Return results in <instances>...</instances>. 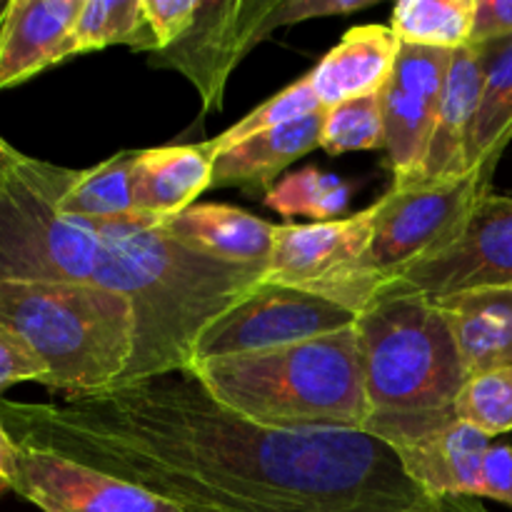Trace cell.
<instances>
[{
    "mask_svg": "<svg viewBox=\"0 0 512 512\" xmlns=\"http://www.w3.org/2000/svg\"><path fill=\"white\" fill-rule=\"evenodd\" d=\"M10 440L53 450L188 508L228 512H490L435 498L363 430H280L233 413L190 370L65 403L0 398Z\"/></svg>",
    "mask_w": 512,
    "mask_h": 512,
    "instance_id": "obj_1",
    "label": "cell"
},
{
    "mask_svg": "<svg viewBox=\"0 0 512 512\" xmlns=\"http://www.w3.org/2000/svg\"><path fill=\"white\" fill-rule=\"evenodd\" d=\"M370 418L363 433L393 450L455 423L468 383L450 325L423 295H378L355 320Z\"/></svg>",
    "mask_w": 512,
    "mask_h": 512,
    "instance_id": "obj_2",
    "label": "cell"
},
{
    "mask_svg": "<svg viewBox=\"0 0 512 512\" xmlns=\"http://www.w3.org/2000/svg\"><path fill=\"white\" fill-rule=\"evenodd\" d=\"M190 373L233 413L280 430H363L370 418L353 328L268 353L208 360Z\"/></svg>",
    "mask_w": 512,
    "mask_h": 512,
    "instance_id": "obj_3",
    "label": "cell"
},
{
    "mask_svg": "<svg viewBox=\"0 0 512 512\" xmlns=\"http://www.w3.org/2000/svg\"><path fill=\"white\" fill-rule=\"evenodd\" d=\"M0 325L45 365V388L65 398L110 388L133 360V305L95 285L0 280Z\"/></svg>",
    "mask_w": 512,
    "mask_h": 512,
    "instance_id": "obj_4",
    "label": "cell"
},
{
    "mask_svg": "<svg viewBox=\"0 0 512 512\" xmlns=\"http://www.w3.org/2000/svg\"><path fill=\"white\" fill-rule=\"evenodd\" d=\"M75 173L20 155L0 185V280L90 285L98 230L60 213Z\"/></svg>",
    "mask_w": 512,
    "mask_h": 512,
    "instance_id": "obj_5",
    "label": "cell"
},
{
    "mask_svg": "<svg viewBox=\"0 0 512 512\" xmlns=\"http://www.w3.org/2000/svg\"><path fill=\"white\" fill-rule=\"evenodd\" d=\"M488 193L490 185L478 173L390 185L388 193L373 203V238L360 263V288L368 305L410 265L448 248Z\"/></svg>",
    "mask_w": 512,
    "mask_h": 512,
    "instance_id": "obj_6",
    "label": "cell"
},
{
    "mask_svg": "<svg viewBox=\"0 0 512 512\" xmlns=\"http://www.w3.org/2000/svg\"><path fill=\"white\" fill-rule=\"evenodd\" d=\"M358 315L323 295L278 283H260L203 330L193 365L268 353L353 328Z\"/></svg>",
    "mask_w": 512,
    "mask_h": 512,
    "instance_id": "obj_7",
    "label": "cell"
},
{
    "mask_svg": "<svg viewBox=\"0 0 512 512\" xmlns=\"http://www.w3.org/2000/svg\"><path fill=\"white\" fill-rule=\"evenodd\" d=\"M373 220L370 205L330 223L278 225L263 280L323 295L358 315L368 305L360 288V263L370 248Z\"/></svg>",
    "mask_w": 512,
    "mask_h": 512,
    "instance_id": "obj_8",
    "label": "cell"
},
{
    "mask_svg": "<svg viewBox=\"0 0 512 512\" xmlns=\"http://www.w3.org/2000/svg\"><path fill=\"white\" fill-rule=\"evenodd\" d=\"M485 285H512V198L493 190L478 200L468 225L448 248L410 265L378 295L440 300Z\"/></svg>",
    "mask_w": 512,
    "mask_h": 512,
    "instance_id": "obj_9",
    "label": "cell"
},
{
    "mask_svg": "<svg viewBox=\"0 0 512 512\" xmlns=\"http://www.w3.org/2000/svg\"><path fill=\"white\" fill-rule=\"evenodd\" d=\"M8 458L10 490L43 512H185L160 495L53 450L8 438Z\"/></svg>",
    "mask_w": 512,
    "mask_h": 512,
    "instance_id": "obj_10",
    "label": "cell"
},
{
    "mask_svg": "<svg viewBox=\"0 0 512 512\" xmlns=\"http://www.w3.org/2000/svg\"><path fill=\"white\" fill-rule=\"evenodd\" d=\"M275 5L278 0H203L188 35L150 55V63L183 73L203 98V108L220 110L233 68L268 38Z\"/></svg>",
    "mask_w": 512,
    "mask_h": 512,
    "instance_id": "obj_11",
    "label": "cell"
},
{
    "mask_svg": "<svg viewBox=\"0 0 512 512\" xmlns=\"http://www.w3.org/2000/svg\"><path fill=\"white\" fill-rule=\"evenodd\" d=\"M453 50L400 43L385 88V150L393 183L418 180L443 100Z\"/></svg>",
    "mask_w": 512,
    "mask_h": 512,
    "instance_id": "obj_12",
    "label": "cell"
},
{
    "mask_svg": "<svg viewBox=\"0 0 512 512\" xmlns=\"http://www.w3.org/2000/svg\"><path fill=\"white\" fill-rule=\"evenodd\" d=\"M83 0H10L0 23V90L68 60Z\"/></svg>",
    "mask_w": 512,
    "mask_h": 512,
    "instance_id": "obj_13",
    "label": "cell"
},
{
    "mask_svg": "<svg viewBox=\"0 0 512 512\" xmlns=\"http://www.w3.org/2000/svg\"><path fill=\"white\" fill-rule=\"evenodd\" d=\"M213 165V140L140 150L133 173L135 213L160 223L180 215L213 188Z\"/></svg>",
    "mask_w": 512,
    "mask_h": 512,
    "instance_id": "obj_14",
    "label": "cell"
},
{
    "mask_svg": "<svg viewBox=\"0 0 512 512\" xmlns=\"http://www.w3.org/2000/svg\"><path fill=\"white\" fill-rule=\"evenodd\" d=\"M163 230L200 255L243 268L265 270L273 253L278 225L233 205L198 203L165 220Z\"/></svg>",
    "mask_w": 512,
    "mask_h": 512,
    "instance_id": "obj_15",
    "label": "cell"
},
{
    "mask_svg": "<svg viewBox=\"0 0 512 512\" xmlns=\"http://www.w3.org/2000/svg\"><path fill=\"white\" fill-rule=\"evenodd\" d=\"M468 375L512 368V285H485L433 300Z\"/></svg>",
    "mask_w": 512,
    "mask_h": 512,
    "instance_id": "obj_16",
    "label": "cell"
},
{
    "mask_svg": "<svg viewBox=\"0 0 512 512\" xmlns=\"http://www.w3.org/2000/svg\"><path fill=\"white\" fill-rule=\"evenodd\" d=\"M400 40L390 25H358L310 73L325 110L345 100L383 93L398 63Z\"/></svg>",
    "mask_w": 512,
    "mask_h": 512,
    "instance_id": "obj_17",
    "label": "cell"
},
{
    "mask_svg": "<svg viewBox=\"0 0 512 512\" xmlns=\"http://www.w3.org/2000/svg\"><path fill=\"white\" fill-rule=\"evenodd\" d=\"M493 438L473 425L455 420L448 428L395 453L403 468L425 493L435 498H480L483 460Z\"/></svg>",
    "mask_w": 512,
    "mask_h": 512,
    "instance_id": "obj_18",
    "label": "cell"
},
{
    "mask_svg": "<svg viewBox=\"0 0 512 512\" xmlns=\"http://www.w3.org/2000/svg\"><path fill=\"white\" fill-rule=\"evenodd\" d=\"M483 83L485 68L478 45L453 50L443 100H440L433 135L425 150L423 170H420L423 180H448L468 173L465 145H468L470 125H473L475 110L483 95Z\"/></svg>",
    "mask_w": 512,
    "mask_h": 512,
    "instance_id": "obj_19",
    "label": "cell"
},
{
    "mask_svg": "<svg viewBox=\"0 0 512 512\" xmlns=\"http://www.w3.org/2000/svg\"><path fill=\"white\" fill-rule=\"evenodd\" d=\"M323 125L325 110H320L220 150L215 155L213 185H258L270 190L278 173L318 148L323 140Z\"/></svg>",
    "mask_w": 512,
    "mask_h": 512,
    "instance_id": "obj_20",
    "label": "cell"
},
{
    "mask_svg": "<svg viewBox=\"0 0 512 512\" xmlns=\"http://www.w3.org/2000/svg\"><path fill=\"white\" fill-rule=\"evenodd\" d=\"M478 48L483 53L485 83L465 145V165L468 173H478L490 185L500 155L512 140V38Z\"/></svg>",
    "mask_w": 512,
    "mask_h": 512,
    "instance_id": "obj_21",
    "label": "cell"
},
{
    "mask_svg": "<svg viewBox=\"0 0 512 512\" xmlns=\"http://www.w3.org/2000/svg\"><path fill=\"white\" fill-rule=\"evenodd\" d=\"M138 155L140 150H120L95 168L78 170L60 200V213L93 223H115L135 215L133 173Z\"/></svg>",
    "mask_w": 512,
    "mask_h": 512,
    "instance_id": "obj_22",
    "label": "cell"
},
{
    "mask_svg": "<svg viewBox=\"0 0 512 512\" xmlns=\"http://www.w3.org/2000/svg\"><path fill=\"white\" fill-rule=\"evenodd\" d=\"M478 0H400L390 30L405 45L460 50L470 45Z\"/></svg>",
    "mask_w": 512,
    "mask_h": 512,
    "instance_id": "obj_23",
    "label": "cell"
},
{
    "mask_svg": "<svg viewBox=\"0 0 512 512\" xmlns=\"http://www.w3.org/2000/svg\"><path fill=\"white\" fill-rule=\"evenodd\" d=\"M108 45H130L150 55L158 53V40L145 18L143 0H83V10L70 35L68 58Z\"/></svg>",
    "mask_w": 512,
    "mask_h": 512,
    "instance_id": "obj_24",
    "label": "cell"
},
{
    "mask_svg": "<svg viewBox=\"0 0 512 512\" xmlns=\"http://www.w3.org/2000/svg\"><path fill=\"white\" fill-rule=\"evenodd\" d=\"M350 185L343 178L325 170L308 168L290 173L288 178L278 180L265 195V205L278 210L283 218L305 215L313 223H330L348 208Z\"/></svg>",
    "mask_w": 512,
    "mask_h": 512,
    "instance_id": "obj_25",
    "label": "cell"
},
{
    "mask_svg": "<svg viewBox=\"0 0 512 512\" xmlns=\"http://www.w3.org/2000/svg\"><path fill=\"white\" fill-rule=\"evenodd\" d=\"M320 148L330 155L385 148V90L325 110Z\"/></svg>",
    "mask_w": 512,
    "mask_h": 512,
    "instance_id": "obj_26",
    "label": "cell"
},
{
    "mask_svg": "<svg viewBox=\"0 0 512 512\" xmlns=\"http://www.w3.org/2000/svg\"><path fill=\"white\" fill-rule=\"evenodd\" d=\"M455 418L498 438L512 430V368L470 375L455 400Z\"/></svg>",
    "mask_w": 512,
    "mask_h": 512,
    "instance_id": "obj_27",
    "label": "cell"
},
{
    "mask_svg": "<svg viewBox=\"0 0 512 512\" xmlns=\"http://www.w3.org/2000/svg\"><path fill=\"white\" fill-rule=\"evenodd\" d=\"M320 110H325V108L320 105L318 95H315L313 80H310V73H308L305 78L295 80L293 85H288L285 90H280L278 95H273L270 100H265L263 105H258L253 113L245 115L243 120H238L233 128H228L225 133H220L218 138H210L213 140L215 155H218L220 150H228V148H233V145L243 143V140L253 138V135L265 133V130L280 128V125L295 123V120H303V118H308V115L320 113Z\"/></svg>",
    "mask_w": 512,
    "mask_h": 512,
    "instance_id": "obj_28",
    "label": "cell"
},
{
    "mask_svg": "<svg viewBox=\"0 0 512 512\" xmlns=\"http://www.w3.org/2000/svg\"><path fill=\"white\" fill-rule=\"evenodd\" d=\"M200 3L203 0H143L145 18H148L155 40H158V53L178 43L183 35H188Z\"/></svg>",
    "mask_w": 512,
    "mask_h": 512,
    "instance_id": "obj_29",
    "label": "cell"
},
{
    "mask_svg": "<svg viewBox=\"0 0 512 512\" xmlns=\"http://www.w3.org/2000/svg\"><path fill=\"white\" fill-rule=\"evenodd\" d=\"M48 370L33 355V350L15 333L0 325V398L8 388L20 383L45 385Z\"/></svg>",
    "mask_w": 512,
    "mask_h": 512,
    "instance_id": "obj_30",
    "label": "cell"
},
{
    "mask_svg": "<svg viewBox=\"0 0 512 512\" xmlns=\"http://www.w3.org/2000/svg\"><path fill=\"white\" fill-rule=\"evenodd\" d=\"M375 0H278L268 18V35L280 25L303 23V20L328 18V15H348L370 8Z\"/></svg>",
    "mask_w": 512,
    "mask_h": 512,
    "instance_id": "obj_31",
    "label": "cell"
},
{
    "mask_svg": "<svg viewBox=\"0 0 512 512\" xmlns=\"http://www.w3.org/2000/svg\"><path fill=\"white\" fill-rule=\"evenodd\" d=\"M480 498L512 505V445H490L483 460V493Z\"/></svg>",
    "mask_w": 512,
    "mask_h": 512,
    "instance_id": "obj_32",
    "label": "cell"
},
{
    "mask_svg": "<svg viewBox=\"0 0 512 512\" xmlns=\"http://www.w3.org/2000/svg\"><path fill=\"white\" fill-rule=\"evenodd\" d=\"M512 38V0H478L470 45Z\"/></svg>",
    "mask_w": 512,
    "mask_h": 512,
    "instance_id": "obj_33",
    "label": "cell"
},
{
    "mask_svg": "<svg viewBox=\"0 0 512 512\" xmlns=\"http://www.w3.org/2000/svg\"><path fill=\"white\" fill-rule=\"evenodd\" d=\"M10 490V458H8V435H5L3 418H0V495Z\"/></svg>",
    "mask_w": 512,
    "mask_h": 512,
    "instance_id": "obj_34",
    "label": "cell"
},
{
    "mask_svg": "<svg viewBox=\"0 0 512 512\" xmlns=\"http://www.w3.org/2000/svg\"><path fill=\"white\" fill-rule=\"evenodd\" d=\"M20 155L23 153H20V150H15L13 145H10L8 140L0 135V185H3V180L8 178V173L13 170V165L18 163Z\"/></svg>",
    "mask_w": 512,
    "mask_h": 512,
    "instance_id": "obj_35",
    "label": "cell"
},
{
    "mask_svg": "<svg viewBox=\"0 0 512 512\" xmlns=\"http://www.w3.org/2000/svg\"><path fill=\"white\" fill-rule=\"evenodd\" d=\"M185 512H228V510H218V508H203V505H188L183 508Z\"/></svg>",
    "mask_w": 512,
    "mask_h": 512,
    "instance_id": "obj_36",
    "label": "cell"
},
{
    "mask_svg": "<svg viewBox=\"0 0 512 512\" xmlns=\"http://www.w3.org/2000/svg\"><path fill=\"white\" fill-rule=\"evenodd\" d=\"M8 5H10V0H0V23H3L5 13H8Z\"/></svg>",
    "mask_w": 512,
    "mask_h": 512,
    "instance_id": "obj_37",
    "label": "cell"
}]
</instances>
